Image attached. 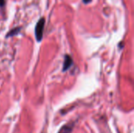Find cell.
Segmentation results:
<instances>
[{"label": "cell", "mask_w": 134, "mask_h": 133, "mask_svg": "<svg viewBox=\"0 0 134 133\" xmlns=\"http://www.w3.org/2000/svg\"><path fill=\"white\" fill-rule=\"evenodd\" d=\"M45 23H46L45 18H44V17H42L41 19H39V20H38V23L36 24L35 29V34L36 40H37L38 42H41L42 39Z\"/></svg>", "instance_id": "obj_1"}, {"label": "cell", "mask_w": 134, "mask_h": 133, "mask_svg": "<svg viewBox=\"0 0 134 133\" xmlns=\"http://www.w3.org/2000/svg\"><path fill=\"white\" fill-rule=\"evenodd\" d=\"M73 63V60L72 58L69 56V55H65L64 56V64H63V71H68L72 65Z\"/></svg>", "instance_id": "obj_2"}, {"label": "cell", "mask_w": 134, "mask_h": 133, "mask_svg": "<svg viewBox=\"0 0 134 133\" xmlns=\"http://www.w3.org/2000/svg\"><path fill=\"white\" fill-rule=\"evenodd\" d=\"M20 27H14V28H13L12 30H10L8 33H7V34H6V38H8V37H13V36H14L15 34H18V32L20 31Z\"/></svg>", "instance_id": "obj_3"}, {"label": "cell", "mask_w": 134, "mask_h": 133, "mask_svg": "<svg viewBox=\"0 0 134 133\" xmlns=\"http://www.w3.org/2000/svg\"><path fill=\"white\" fill-rule=\"evenodd\" d=\"M5 4V0H0V6H3Z\"/></svg>", "instance_id": "obj_4"}, {"label": "cell", "mask_w": 134, "mask_h": 133, "mask_svg": "<svg viewBox=\"0 0 134 133\" xmlns=\"http://www.w3.org/2000/svg\"><path fill=\"white\" fill-rule=\"evenodd\" d=\"M82 2H83L85 4H87V3L90 2H91V0H82Z\"/></svg>", "instance_id": "obj_5"}]
</instances>
